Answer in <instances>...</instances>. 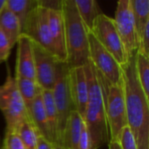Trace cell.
I'll list each match as a JSON object with an SVG mask.
<instances>
[{"label":"cell","instance_id":"29","mask_svg":"<svg viewBox=\"0 0 149 149\" xmlns=\"http://www.w3.org/2000/svg\"><path fill=\"white\" fill-rule=\"evenodd\" d=\"M38 3L47 10H62L63 0H38Z\"/></svg>","mask_w":149,"mask_h":149},{"label":"cell","instance_id":"31","mask_svg":"<svg viewBox=\"0 0 149 149\" xmlns=\"http://www.w3.org/2000/svg\"><path fill=\"white\" fill-rule=\"evenodd\" d=\"M36 149H55V145L48 140H46L45 137L39 135Z\"/></svg>","mask_w":149,"mask_h":149},{"label":"cell","instance_id":"35","mask_svg":"<svg viewBox=\"0 0 149 149\" xmlns=\"http://www.w3.org/2000/svg\"><path fill=\"white\" fill-rule=\"evenodd\" d=\"M0 149H1V148H0Z\"/></svg>","mask_w":149,"mask_h":149},{"label":"cell","instance_id":"23","mask_svg":"<svg viewBox=\"0 0 149 149\" xmlns=\"http://www.w3.org/2000/svg\"><path fill=\"white\" fill-rule=\"evenodd\" d=\"M135 69L138 80L144 91L145 95L149 98V58L137 52L135 53Z\"/></svg>","mask_w":149,"mask_h":149},{"label":"cell","instance_id":"1","mask_svg":"<svg viewBox=\"0 0 149 149\" xmlns=\"http://www.w3.org/2000/svg\"><path fill=\"white\" fill-rule=\"evenodd\" d=\"M125 90L127 126L138 149H149V98L138 80L135 69V55L121 65Z\"/></svg>","mask_w":149,"mask_h":149},{"label":"cell","instance_id":"12","mask_svg":"<svg viewBox=\"0 0 149 149\" xmlns=\"http://www.w3.org/2000/svg\"><path fill=\"white\" fill-rule=\"evenodd\" d=\"M69 88L73 108L84 119L88 101V84L84 66L69 68Z\"/></svg>","mask_w":149,"mask_h":149},{"label":"cell","instance_id":"15","mask_svg":"<svg viewBox=\"0 0 149 149\" xmlns=\"http://www.w3.org/2000/svg\"><path fill=\"white\" fill-rule=\"evenodd\" d=\"M84 124L82 117L75 111L70 113L65 131L63 134L60 147L64 149H79L81 130Z\"/></svg>","mask_w":149,"mask_h":149},{"label":"cell","instance_id":"34","mask_svg":"<svg viewBox=\"0 0 149 149\" xmlns=\"http://www.w3.org/2000/svg\"><path fill=\"white\" fill-rule=\"evenodd\" d=\"M55 149H64V148H62L61 147H59V146H56L55 145Z\"/></svg>","mask_w":149,"mask_h":149},{"label":"cell","instance_id":"9","mask_svg":"<svg viewBox=\"0 0 149 149\" xmlns=\"http://www.w3.org/2000/svg\"><path fill=\"white\" fill-rule=\"evenodd\" d=\"M47 15L48 10L38 3L30 12L21 34L26 35L32 42L50 52L57 58L56 48L49 31Z\"/></svg>","mask_w":149,"mask_h":149},{"label":"cell","instance_id":"30","mask_svg":"<svg viewBox=\"0 0 149 149\" xmlns=\"http://www.w3.org/2000/svg\"><path fill=\"white\" fill-rule=\"evenodd\" d=\"M79 149H92L89 133L87 131L85 122L83 124L82 130H81L80 139H79Z\"/></svg>","mask_w":149,"mask_h":149},{"label":"cell","instance_id":"33","mask_svg":"<svg viewBox=\"0 0 149 149\" xmlns=\"http://www.w3.org/2000/svg\"><path fill=\"white\" fill-rule=\"evenodd\" d=\"M5 3H6V0H0V13L3 10V9L4 8Z\"/></svg>","mask_w":149,"mask_h":149},{"label":"cell","instance_id":"8","mask_svg":"<svg viewBox=\"0 0 149 149\" xmlns=\"http://www.w3.org/2000/svg\"><path fill=\"white\" fill-rule=\"evenodd\" d=\"M89 61L103 78L111 85H118L123 81L122 69L116 59L88 32Z\"/></svg>","mask_w":149,"mask_h":149},{"label":"cell","instance_id":"19","mask_svg":"<svg viewBox=\"0 0 149 149\" xmlns=\"http://www.w3.org/2000/svg\"><path fill=\"white\" fill-rule=\"evenodd\" d=\"M74 3L83 24L91 31L96 18L103 12L95 0H74Z\"/></svg>","mask_w":149,"mask_h":149},{"label":"cell","instance_id":"13","mask_svg":"<svg viewBox=\"0 0 149 149\" xmlns=\"http://www.w3.org/2000/svg\"><path fill=\"white\" fill-rule=\"evenodd\" d=\"M17 52L15 77L35 79L32 41L26 35L21 34L17 42Z\"/></svg>","mask_w":149,"mask_h":149},{"label":"cell","instance_id":"32","mask_svg":"<svg viewBox=\"0 0 149 149\" xmlns=\"http://www.w3.org/2000/svg\"><path fill=\"white\" fill-rule=\"evenodd\" d=\"M108 148L109 149H121L120 143L118 141H113V140H110L109 143H108Z\"/></svg>","mask_w":149,"mask_h":149},{"label":"cell","instance_id":"26","mask_svg":"<svg viewBox=\"0 0 149 149\" xmlns=\"http://www.w3.org/2000/svg\"><path fill=\"white\" fill-rule=\"evenodd\" d=\"M1 149H25L17 132H5Z\"/></svg>","mask_w":149,"mask_h":149},{"label":"cell","instance_id":"11","mask_svg":"<svg viewBox=\"0 0 149 149\" xmlns=\"http://www.w3.org/2000/svg\"><path fill=\"white\" fill-rule=\"evenodd\" d=\"M35 80L42 90L52 91L55 81L56 65L58 59L50 52L32 42Z\"/></svg>","mask_w":149,"mask_h":149},{"label":"cell","instance_id":"24","mask_svg":"<svg viewBox=\"0 0 149 149\" xmlns=\"http://www.w3.org/2000/svg\"><path fill=\"white\" fill-rule=\"evenodd\" d=\"M17 133L20 137L24 146V148L36 149L39 134L31 121L30 120V119L24 120L19 125L17 129Z\"/></svg>","mask_w":149,"mask_h":149},{"label":"cell","instance_id":"4","mask_svg":"<svg viewBox=\"0 0 149 149\" xmlns=\"http://www.w3.org/2000/svg\"><path fill=\"white\" fill-rule=\"evenodd\" d=\"M100 76L105 97L110 140L117 141L120 131L127 126L124 83L122 81L118 85H111L100 73Z\"/></svg>","mask_w":149,"mask_h":149},{"label":"cell","instance_id":"22","mask_svg":"<svg viewBox=\"0 0 149 149\" xmlns=\"http://www.w3.org/2000/svg\"><path fill=\"white\" fill-rule=\"evenodd\" d=\"M5 5L17 18L22 33L30 12L38 5V0H6Z\"/></svg>","mask_w":149,"mask_h":149},{"label":"cell","instance_id":"16","mask_svg":"<svg viewBox=\"0 0 149 149\" xmlns=\"http://www.w3.org/2000/svg\"><path fill=\"white\" fill-rule=\"evenodd\" d=\"M28 115L30 120L33 124L38 134L45 137L46 140L52 142L47 118L45 115V112L42 101L41 93L36 97V99L31 105L28 110Z\"/></svg>","mask_w":149,"mask_h":149},{"label":"cell","instance_id":"25","mask_svg":"<svg viewBox=\"0 0 149 149\" xmlns=\"http://www.w3.org/2000/svg\"><path fill=\"white\" fill-rule=\"evenodd\" d=\"M121 149H138L135 139L128 127V126L125 127L120 133L118 140Z\"/></svg>","mask_w":149,"mask_h":149},{"label":"cell","instance_id":"17","mask_svg":"<svg viewBox=\"0 0 149 149\" xmlns=\"http://www.w3.org/2000/svg\"><path fill=\"white\" fill-rule=\"evenodd\" d=\"M0 31L6 37L12 49L21 35V28L17 18L6 5L0 13Z\"/></svg>","mask_w":149,"mask_h":149},{"label":"cell","instance_id":"3","mask_svg":"<svg viewBox=\"0 0 149 149\" xmlns=\"http://www.w3.org/2000/svg\"><path fill=\"white\" fill-rule=\"evenodd\" d=\"M62 14L65 24V63L69 68L85 66L89 62V31L79 17L74 0H63Z\"/></svg>","mask_w":149,"mask_h":149},{"label":"cell","instance_id":"7","mask_svg":"<svg viewBox=\"0 0 149 149\" xmlns=\"http://www.w3.org/2000/svg\"><path fill=\"white\" fill-rule=\"evenodd\" d=\"M90 32L116 59L120 66L127 64L129 58L126 54L125 48L116 29L113 18L104 13L100 14L96 18Z\"/></svg>","mask_w":149,"mask_h":149},{"label":"cell","instance_id":"2","mask_svg":"<svg viewBox=\"0 0 149 149\" xmlns=\"http://www.w3.org/2000/svg\"><path fill=\"white\" fill-rule=\"evenodd\" d=\"M88 84V101L84 122L89 133L92 149H99L109 139L105 97L100 73L89 61L85 66Z\"/></svg>","mask_w":149,"mask_h":149},{"label":"cell","instance_id":"18","mask_svg":"<svg viewBox=\"0 0 149 149\" xmlns=\"http://www.w3.org/2000/svg\"><path fill=\"white\" fill-rule=\"evenodd\" d=\"M41 97H42L45 115L47 118L52 142L54 145L58 146V115H57V111L53 101L52 91L42 90Z\"/></svg>","mask_w":149,"mask_h":149},{"label":"cell","instance_id":"20","mask_svg":"<svg viewBox=\"0 0 149 149\" xmlns=\"http://www.w3.org/2000/svg\"><path fill=\"white\" fill-rule=\"evenodd\" d=\"M14 79L19 95L24 101L28 112L31 105L32 104L36 97L42 92V89L38 85L35 79L20 77H15Z\"/></svg>","mask_w":149,"mask_h":149},{"label":"cell","instance_id":"27","mask_svg":"<svg viewBox=\"0 0 149 149\" xmlns=\"http://www.w3.org/2000/svg\"><path fill=\"white\" fill-rule=\"evenodd\" d=\"M137 52L149 58V23L145 26V29L141 36Z\"/></svg>","mask_w":149,"mask_h":149},{"label":"cell","instance_id":"6","mask_svg":"<svg viewBox=\"0 0 149 149\" xmlns=\"http://www.w3.org/2000/svg\"><path fill=\"white\" fill-rule=\"evenodd\" d=\"M52 93L58 115V146L60 147L68 117L74 110L69 88V66L65 62L57 63Z\"/></svg>","mask_w":149,"mask_h":149},{"label":"cell","instance_id":"14","mask_svg":"<svg viewBox=\"0 0 149 149\" xmlns=\"http://www.w3.org/2000/svg\"><path fill=\"white\" fill-rule=\"evenodd\" d=\"M48 26L52 39L56 48L58 61H66L65 44V24L62 10H48Z\"/></svg>","mask_w":149,"mask_h":149},{"label":"cell","instance_id":"21","mask_svg":"<svg viewBox=\"0 0 149 149\" xmlns=\"http://www.w3.org/2000/svg\"><path fill=\"white\" fill-rule=\"evenodd\" d=\"M131 10L134 17V21L136 31L139 37V43L141 36L145 29V26L149 23V1L148 0H129Z\"/></svg>","mask_w":149,"mask_h":149},{"label":"cell","instance_id":"28","mask_svg":"<svg viewBox=\"0 0 149 149\" xmlns=\"http://www.w3.org/2000/svg\"><path fill=\"white\" fill-rule=\"evenodd\" d=\"M10 50L11 47L8 42V39L0 31V64L7 61L10 53Z\"/></svg>","mask_w":149,"mask_h":149},{"label":"cell","instance_id":"10","mask_svg":"<svg viewBox=\"0 0 149 149\" xmlns=\"http://www.w3.org/2000/svg\"><path fill=\"white\" fill-rule=\"evenodd\" d=\"M114 24L126 54L128 58L135 55L139 48V37L136 31L129 0H120L117 3Z\"/></svg>","mask_w":149,"mask_h":149},{"label":"cell","instance_id":"5","mask_svg":"<svg viewBox=\"0 0 149 149\" xmlns=\"http://www.w3.org/2000/svg\"><path fill=\"white\" fill-rule=\"evenodd\" d=\"M0 111L5 119V132H17L19 125L29 119L27 109L19 95L9 66H7L6 79L0 85Z\"/></svg>","mask_w":149,"mask_h":149}]
</instances>
